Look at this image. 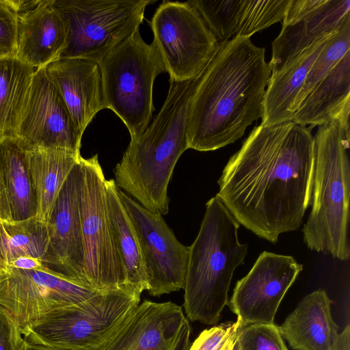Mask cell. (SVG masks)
<instances>
[{
  "label": "cell",
  "mask_w": 350,
  "mask_h": 350,
  "mask_svg": "<svg viewBox=\"0 0 350 350\" xmlns=\"http://www.w3.org/2000/svg\"><path fill=\"white\" fill-rule=\"evenodd\" d=\"M312 128L293 121L255 126L218 180L216 196L239 224L271 243L297 230L311 205Z\"/></svg>",
  "instance_id": "6da1fadb"
},
{
  "label": "cell",
  "mask_w": 350,
  "mask_h": 350,
  "mask_svg": "<svg viewBox=\"0 0 350 350\" xmlns=\"http://www.w3.org/2000/svg\"><path fill=\"white\" fill-rule=\"evenodd\" d=\"M250 38L221 43L197 78L187 120L189 148L213 151L235 142L261 118L271 69Z\"/></svg>",
  "instance_id": "7a4b0ae2"
},
{
  "label": "cell",
  "mask_w": 350,
  "mask_h": 350,
  "mask_svg": "<svg viewBox=\"0 0 350 350\" xmlns=\"http://www.w3.org/2000/svg\"><path fill=\"white\" fill-rule=\"evenodd\" d=\"M196 79L170 80L165 102L150 125L131 139L113 173L115 183L148 211L169 212L167 188L174 167L189 148L187 120Z\"/></svg>",
  "instance_id": "3957f363"
},
{
  "label": "cell",
  "mask_w": 350,
  "mask_h": 350,
  "mask_svg": "<svg viewBox=\"0 0 350 350\" xmlns=\"http://www.w3.org/2000/svg\"><path fill=\"white\" fill-rule=\"evenodd\" d=\"M239 227L217 196L206 202L200 230L189 247L183 306L190 321L213 325L219 320L234 271L247 253V245L238 239Z\"/></svg>",
  "instance_id": "277c9868"
},
{
  "label": "cell",
  "mask_w": 350,
  "mask_h": 350,
  "mask_svg": "<svg viewBox=\"0 0 350 350\" xmlns=\"http://www.w3.org/2000/svg\"><path fill=\"white\" fill-rule=\"evenodd\" d=\"M318 126L314 136L312 209L301 230L304 241L312 251L347 260L350 133L336 120Z\"/></svg>",
  "instance_id": "5b68a950"
},
{
  "label": "cell",
  "mask_w": 350,
  "mask_h": 350,
  "mask_svg": "<svg viewBox=\"0 0 350 350\" xmlns=\"http://www.w3.org/2000/svg\"><path fill=\"white\" fill-rule=\"evenodd\" d=\"M141 293L131 286L98 291L27 324L23 338L62 350H98L139 304Z\"/></svg>",
  "instance_id": "8992f818"
},
{
  "label": "cell",
  "mask_w": 350,
  "mask_h": 350,
  "mask_svg": "<svg viewBox=\"0 0 350 350\" xmlns=\"http://www.w3.org/2000/svg\"><path fill=\"white\" fill-rule=\"evenodd\" d=\"M98 66L105 109L121 119L131 139L136 138L149 126L154 109L153 84L165 71L155 45L146 43L138 30L105 56Z\"/></svg>",
  "instance_id": "52a82bcc"
},
{
  "label": "cell",
  "mask_w": 350,
  "mask_h": 350,
  "mask_svg": "<svg viewBox=\"0 0 350 350\" xmlns=\"http://www.w3.org/2000/svg\"><path fill=\"white\" fill-rule=\"evenodd\" d=\"M150 0H53L67 43L60 58L98 62L139 30ZM59 58V59H60Z\"/></svg>",
  "instance_id": "ba28073f"
},
{
  "label": "cell",
  "mask_w": 350,
  "mask_h": 350,
  "mask_svg": "<svg viewBox=\"0 0 350 350\" xmlns=\"http://www.w3.org/2000/svg\"><path fill=\"white\" fill-rule=\"evenodd\" d=\"M81 166L79 208L88 287L102 291L131 286L127 283L112 238L107 210L106 179L98 154L81 157Z\"/></svg>",
  "instance_id": "9c48e42d"
},
{
  "label": "cell",
  "mask_w": 350,
  "mask_h": 350,
  "mask_svg": "<svg viewBox=\"0 0 350 350\" xmlns=\"http://www.w3.org/2000/svg\"><path fill=\"white\" fill-rule=\"evenodd\" d=\"M155 45L170 80L198 78L219 44L198 11L189 3L163 1L150 21Z\"/></svg>",
  "instance_id": "30bf717a"
},
{
  "label": "cell",
  "mask_w": 350,
  "mask_h": 350,
  "mask_svg": "<svg viewBox=\"0 0 350 350\" xmlns=\"http://www.w3.org/2000/svg\"><path fill=\"white\" fill-rule=\"evenodd\" d=\"M97 292L46 266L18 269L0 260V306L21 328L55 309L81 303Z\"/></svg>",
  "instance_id": "8fae6325"
},
{
  "label": "cell",
  "mask_w": 350,
  "mask_h": 350,
  "mask_svg": "<svg viewBox=\"0 0 350 350\" xmlns=\"http://www.w3.org/2000/svg\"><path fill=\"white\" fill-rule=\"evenodd\" d=\"M118 194L137 237L149 295L183 288L189 247L178 241L163 215L148 211L119 188Z\"/></svg>",
  "instance_id": "7c38bea8"
},
{
  "label": "cell",
  "mask_w": 350,
  "mask_h": 350,
  "mask_svg": "<svg viewBox=\"0 0 350 350\" xmlns=\"http://www.w3.org/2000/svg\"><path fill=\"white\" fill-rule=\"evenodd\" d=\"M82 135L46 68L36 69L16 139L25 150L55 148L80 152Z\"/></svg>",
  "instance_id": "4fadbf2b"
},
{
  "label": "cell",
  "mask_w": 350,
  "mask_h": 350,
  "mask_svg": "<svg viewBox=\"0 0 350 350\" xmlns=\"http://www.w3.org/2000/svg\"><path fill=\"white\" fill-rule=\"evenodd\" d=\"M302 269L293 256L262 252L249 273L237 281L227 303L241 327L273 323L282 299Z\"/></svg>",
  "instance_id": "5bb4252c"
},
{
  "label": "cell",
  "mask_w": 350,
  "mask_h": 350,
  "mask_svg": "<svg viewBox=\"0 0 350 350\" xmlns=\"http://www.w3.org/2000/svg\"><path fill=\"white\" fill-rule=\"evenodd\" d=\"M190 335L180 306L146 300L98 350H189Z\"/></svg>",
  "instance_id": "9a60e30c"
},
{
  "label": "cell",
  "mask_w": 350,
  "mask_h": 350,
  "mask_svg": "<svg viewBox=\"0 0 350 350\" xmlns=\"http://www.w3.org/2000/svg\"><path fill=\"white\" fill-rule=\"evenodd\" d=\"M81 176L80 159L64 181L46 222L49 245L46 265L70 281L89 288L84 270L79 208Z\"/></svg>",
  "instance_id": "2e32d148"
},
{
  "label": "cell",
  "mask_w": 350,
  "mask_h": 350,
  "mask_svg": "<svg viewBox=\"0 0 350 350\" xmlns=\"http://www.w3.org/2000/svg\"><path fill=\"white\" fill-rule=\"evenodd\" d=\"M348 20L349 0H321L304 16L282 25L272 42L271 75L278 72L305 49L334 35Z\"/></svg>",
  "instance_id": "e0dca14e"
},
{
  "label": "cell",
  "mask_w": 350,
  "mask_h": 350,
  "mask_svg": "<svg viewBox=\"0 0 350 350\" xmlns=\"http://www.w3.org/2000/svg\"><path fill=\"white\" fill-rule=\"evenodd\" d=\"M46 71L83 135L96 113L105 109L98 64L81 58H60L49 64Z\"/></svg>",
  "instance_id": "ac0fdd59"
},
{
  "label": "cell",
  "mask_w": 350,
  "mask_h": 350,
  "mask_svg": "<svg viewBox=\"0 0 350 350\" xmlns=\"http://www.w3.org/2000/svg\"><path fill=\"white\" fill-rule=\"evenodd\" d=\"M53 3V0H39L18 15L15 56L36 70L59 59L66 46V25Z\"/></svg>",
  "instance_id": "d6986e66"
},
{
  "label": "cell",
  "mask_w": 350,
  "mask_h": 350,
  "mask_svg": "<svg viewBox=\"0 0 350 350\" xmlns=\"http://www.w3.org/2000/svg\"><path fill=\"white\" fill-rule=\"evenodd\" d=\"M332 301L318 289L305 296L278 327L280 334L295 350H333L338 326L331 314Z\"/></svg>",
  "instance_id": "ffe728a7"
},
{
  "label": "cell",
  "mask_w": 350,
  "mask_h": 350,
  "mask_svg": "<svg viewBox=\"0 0 350 350\" xmlns=\"http://www.w3.org/2000/svg\"><path fill=\"white\" fill-rule=\"evenodd\" d=\"M37 211L26 150L16 138L4 139L0 142V221L27 219Z\"/></svg>",
  "instance_id": "44dd1931"
},
{
  "label": "cell",
  "mask_w": 350,
  "mask_h": 350,
  "mask_svg": "<svg viewBox=\"0 0 350 350\" xmlns=\"http://www.w3.org/2000/svg\"><path fill=\"white\" fill-rule=\"evenodd\" d=\"M350 51L305 98L293 122L314 127L338 121L349 130Z\"/></svg>",
  "instance_id": "7402d4cb"
},
{
  "label": "cell",
  "mask_w": 350,
  "mask_h": 350,
  "mask_svg": "<svg viewBox=\"0 0 350 350\" xmlns=\"http://www.w3.org/2000/svg\"><path fill=\"white\" fill-rule=\"evenodd\" d=\"M330 37L305 49L278 72L271 75L264 96L261 125L293 121L291 108L310 67Z\"/></svg>",
  "instance_id": "603a6c76"
},
{
  "label": "cell",
  "mask_w": 350,
  "mask_h": 350,
  "mask_svg": "<svg viewBox=\"0 0 350 350\" xmlns=\"http://www.w3.org/2000/svg\"><path fill=\"white\" fill-rule=\"evenodd\" d=\"M26 156L37 200V217L46 223L64 181L82 157L80 152L55 148L26 150Z\"/></svg>",
  "instance_id": "cb8c5ba5"
},
{
  "label": "cell",
  "mask_w": 350,
  "mask_h": 350,
  "mask_svg": "<svg viewBox=\"0 0 350 350\" xmlns=\"http://www.w3.org/2000/svg\"><path fill=\"white\" fill-rule=\"evenodd\" d=\"M107 210L112 238L129 285L142 293L148 288L137 237L121 202L114 179L105 180Z\"/></svg>",
  "instance_id": "d4e9b609"
},
{
  "label": "cell",
  "mask_w": 350,
  "mask_h": 350,
  "mask_svg": "<svg viewBox=\"0 0 350 350\" xmlns=\"http://www.w3.org/2000/svg\"><path fill=\"white\" fill-rule=\"evenodd\" d=\"M35 71L15 55L0 57V142L16 138Z\"/></svg>",
  "instance_id": "484cf974"
},
{
  "label": "cell",
  "mask_w": 350,
  "mask_h": 350,
  "mask_svg": "<svg viewBox=\"0 0 350 350\" xmlns=\"http://www.w3.org/2000/svg\"><path fill=\"white\" fill-rule=\"evenodd\" d=\"M49 245L47 224L37 216L18 221H0V260L5 263L31 257L46 265Z\"/></svg>",
  "instance_id": "4316f807"
},
{
  "label": "cell",
  "mask_w": 350,
  "mask_h": 350,
  "mask_svg": "<svg viewBox=\"0 0 350 350\" xmlns=\"http://www.w3.org/2000/svg\"><path fill=\"white\" fill-rule=\"evenodd\" d=\"M349 51H350V20L347 21L330 37L313 62L291 108L293 118L308 94L329 75Z\"/></svg>",
  "instance_id": "83f0119b"
},
{
  "label": "cell",
  "mask_w": 350,
  "mask_h": 350,
  "mask_svg": "<svg viewBox=\"0 0 350 350\" xmlns=\"http://www.w3.org/2000/svg\"><path fill=\"white\" fill-rule=\"evenodd\" d=\"M189 1L198 11L219 44L234 37L243 0Z\"/></svg>",
  "instance_id": "f1b7e54d"
},
{
  "label": "cell",
  "mask_w": 350,
  "mask_h": 350,
  "mask_svg": "<svg viewBox=\"0 0 350 350\" xmlns=\"http://www.w3.org/2000/svg\"><path fill=\"white\" fill-rule=\"evenodd\" d=\"M290 0H243L234 37L254 33L282 21Z\"/></svg>",
  "instance_id": "f546056e"
},
{
  "label": "cell",
  "mask_w": 350,
  "mask_h": 350,
  "mask_svg": "<svg viewBox=\"0 0 350 350\" xmlns=\"http://www.w3.org/2000/svg\"><path fill=\"white\" fill-rule=\"evenodd\" d=\"M232 350H288L278 326L252 323L241 327Z\"/></svg>",
  "instance_id": "4dcf8cb0"
},
{
  "label": "cell",
  "mask_w": 350,
  "mask_h": 350,
  "mask_svg": "<svg viewBox=\"0 0 350 350\" xmlns=\"http://www.w3.org/2000/svg\"><path fill=\"white\" fill-rule=\"evenodd\" d=\"M240 327L237 320L204 329L189 350H232Z\"/></svg>",
  "instance_id": "1f68e13d"
},
{
  "label": "cell",
  "mask_w": 350,
  "mask_h": 350,
  "mask_svg": "<svg viewBox=\"0 0 350 350\" xmlns=\"http://www.w3.org/2000/svg\"><path fill=\"white\" fill-rule=\"evenodd\" d=\"M17 25V14L7 0H0V57L16 55Z\"/></svg>",
  "instance_id": "d6a6232c"
},
{
  "label": "cell",
  "mask_w": 350,
  "mask_h": 350,
  "mask_svg": "<svg viewBox=\"0 0 350 350\" xmlns=\"http://www.w3.org/2000/svg\"><path fill=\"white\" fill-rule=\"evenodd\" d=\"M23 340L20 325L0 306V350H17Z\"/></svg>",
  "instance_id": "836d02e7"
},
{
  "label": "cell",
  "mask_w": 350,
  "mask_h": 350,
  "mask_svg": "<svg viewBox=\"0 0 350 350\" xmlns=\"http://www.w3.org/2000/svg\"><path fill=\"white\" fill-rule=\"evenodd\" d=\"M18 269H38L46 266L41 260L31 257H20L10 263H6Z\"/></svg>",
  "instance_id": "e575fe53"
},
{
  "label": "cell",
  "mask_w": 350,
  "mask_h": 350,
  "mask_svg": "<svg viewBox=\"0 0 350 350\" xmlns=\"http://www.w3.org/2000/svg\"><path fill=\"white\" fill-rule=\"evenodd\" d=\"M333 350H350V325L347 324L339 334Z\"/></svg>",
  "instance_id": "d590c367"
},
{
  "label": "cell",
  "mask_w": 350,
  "mask_h": 350,
  "mask_svg": "<svg viewBox=\"0 0 350 350\" xmlns=\"http://www.w3.org/2000/svg\"><path fill=\"white\" fill-rule=\"evenodd\" d=\"M17 350H62L52 347H46L41 345L35 344L23 340Z\"/></svg>",
  "instance_id": "8d00e7d4"
}]
</instances>
